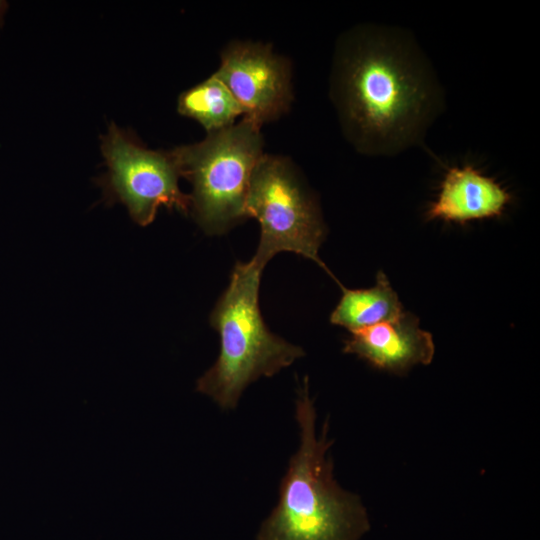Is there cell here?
Returning a JSON list of instances; mask_svg holds the SVG:
<instances>
[{"instance_id":"6da1fadb","label":"cell","mask_w":540,"mask_h":540,"mask_svg":"<svg viewBox=\"0 0 540 540\" xmlns=\"http://www.w3.org/2000/svg\"><path fill=\"white\" fill-rule=\"evenodd\" d=\"M330 94L345 136L367 155L416 144L442 107L440 86L413 38L376 25L339 38Z\"/></svg>"},{"instance_id":"7a4b0ae2","label":"cell","mask_w":540,"mask_h":540,"mask_svg":"<svg viewBox=\"0 0 540 540\" xmlns=\"http://www.w3.org/2000/svg\"><path fill=\"white\" fill-rule=\"evenodd\" d=\"M295 409L300 445L281 480L278 503L262 523L257 540H359L370 528L368 515L360 498L334 479L328 423L318 436L307 377L297 392Z\"/></svg>"},{"instance_id":"3957f363","label":"cell","mask_w":540,"mask_h":540,"mask_svg":"<svg viewBox=\"0 0 540 540\" xmlns=\"http://www.w3.org/2000/svg\"><path fill=\"white\" fill-rule=\"evenodd\" d=\"M262 270L253 259L237 262L210 315L220 336V352L198 379L197 390L222 409H234L250 383L271 377L304 356L301 347L273 334L263 320L259 308Z\"/></svg>"},{"instance_id":"277c9868","label":"cell","mask_w":540,"mask_h":540,"mask_svg":"<svg viewBox=\"0 0 540 540\" xmlns=\"http://www.w3.org/2000/svg\"><path fill=\"white\" fill-rule=\"evenodd\" d=\"M260 128L242 118L202 141L171 150L180 176L192 184L190 213L205 233H225L247 218L251 176L263 155Z\"/></svg>"},{"instance_id":"5b68a950","label":"cell","mask_w":540,"mask_h":540,"mask_svg":"<svg viewBox=\"0 0 540 540\" xmlns=\"http://www.w3.org/2000/svg\"><path fill=\"white\" fill-rule=\"evenodd\" d=\"M245 212L260 224V241L252 258L257 264L264 268L275 254L288 251L314 261L333 276L318 254L326 235L319 205L289 158L262 155L251 176Z\"/></svg>"},{"instance_id":"8992f818","label":"cell","mask_w":540,"mask_h":540,"mask_svg":"<svg viewBox=\"0 0 540 540\" xmlns=\"http://www.w3.org/2000/svg\"><path fill=\"white\" fill-rule=\"evenodd\" d=\"M101 149L108 166L102 181L106 195L122 202L137 224L152 223L161 206L190 212V197L179 189L180 172L171 151L147 149L114 124Z\"/></svg>"},{"instance_id":"52a82bcc","label":"cell","mask_w":540,"mask_h":540,"mask_svg":"<svg viewBox=\"0 0 540 540\" xmlns=\"http://www.w3.org/2000/svg\"><path fill=\"white\" fill-rule=\"evenodd\" d=\"M215 74L241 107L243 118L259 127L285 114L293 101L290 62L269 44L229 43Z\"/></svg>"},{"instance_id":"ba28073f","label":"cell","mask_w":540,"mask_h":540,"mask_svg":"<svg viewBox=\"0 0 540 540\" xmlns=\"http://www.w3.org/2000/svg\"><path fill=\"white\" fill-rule=\"evenodd\" d=\"M343 352L377 369L403 374L415 365L429 364L435 346L432 335L420 328L418 318L403 311L395 319L351 332Z\"/></svg>"},{"instance_id":"9c48e42d","label":"cell","mask_w":540,"mask_h":540,"mask_svg":"<svg viewBox=\"0 0 540 540\" xmlns=\"http://www.w3.org/2000/svg\"><path fill=\"white\" fill-rule=\"evenodd\" d=\"M511 200L512 195L503 185L475 166H451L426 211V219L465 224L495 218L505 212Z\"/></svg>"},{"instance_id":"30bf717a","label":"cell","mask_w":540,"mask_h":540,"mask_svg":"<svg viewBox=\"0 0 540 540\" xmlns=\"http://www.w3.org/2000/svg\"><path fill=\"white\" fill-rule=\"evenodd\" d=\"M340 287L343 294L330 321L350 332L390 321L403 312L398 295L383 271L377 273L371 288L347 289L342 284Z\"/></svg>"},{"instance_id":"8fae6325","label":"cell","mask_w":540,"mask_h":540,"mask_svg":"<svg viewBox=\"0 0 540 540\" xmlns=\"http://www.w3.org/2000/svg\"><path fill=\"white\" fill-rule=\"evenodd\" d=\"M177 109L181 115L199 122L207 133L229 127L243 115L233 95L215 73L181 93Z\"/></svg>"}]
</instances>
